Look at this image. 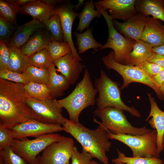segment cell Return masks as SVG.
I'll use <instances>...</instances> for the list:
<instances>
[{"mask_svg": "<svg viewBox=\"0 0 164 164\" xmlns=\"http://www.w3.org/2000/svg\"><path fill=\"white\" fill-rule=\"evenodd\" d=\"M23 84L0 79V125L9 129L37 118L26 102Z\"/></svg>", "mask_w": 164, "mask_h": 164, "instance_id": "1", "label": "cell"}, {"mask_svg": "<svg viewBox=\"0 0 164 164\" xmlns=\"http://www.w3.org/2000/svg\"><path fill=\"white\" fill-rule=\"evenodd\" d=\"M94 121L99 124L95 129H89L80 122H74L65 118L62 125L63 131L79 142L83 150L104 164H108L109 159L106 153L110 150L111 145L109 140L108 130L95 118Z\"/></svg>", "mask_w": 164, "mask_h": 164, "instance_id": "2", "label": "cell"}, {"mask_svg": "<svg viewBox=\"0 0 164 164\" xmlns=\"http://www.w3.org/2000/svg\"><path fill=\"white\" fill-rule=\"evenodd\" d=\"M97 92L93 86L89 73L86 69L82 80L78 83L71 93L58 101L67 111L69 120L79 122L81 112L86 108L94 105Z\"/></svg>", "mask_w": 164, "mask_h": 164, "instance_id": "3", "label": "cell"}, {"mask_svg": "<svg viewBox=\"0 0 164 164\" xmlns=\"http://www.w3.org/2000/svg\"><path fill=\"white\" fill-rule=\"evenodd\" d=\"M120 85L111 80L103 70H101L100 77L96 79L95 81V88L99 94L96 99L97 108L114 107L126 111L133 116L141 117L138 110L127 106L122 100Z\"/></svg>", "mask_w": 164, "mask_h": 164, "instance_id": "4", "label": "cell"}, {"mask_svg": "<svg viewBox=\"0 0 164 164\" xmlns=\"http://www.w3.org/2000/svg\"><path fill=\"white\" fill-rule=\"evenodd\" d=\"M124 111L116 107H108L97 108L94 113L101 119V125L114 134L141 135L152 130L145 126L137 128L133 126L128 120Z\"/></svg>", "mask_w": 164, "mask_h": 164, "instance_id": "5", "label": "cell"}, {"mask_svg": "<svg viewBox=\"0 0 164 164\" xmlns=\"http://www.w3.org/2000/svg\"><path fill=\"white\" fill-rule=\"evenodd\" d=\"M102 61L108 69L114 70L120 74L123 79V84L120 89L127 87L132 82H138L144 84L151 87L155 93L160 100H164L159 88L152 79L137 66L123 64L116 61L114 58L113 51H111L102 58Z\"/></svg>", "mask_w": 164, "mask_h": 164, "instance_id": "6", "label": "cell"}, {"mask_svg": "<svg viewBox=\"0 0 164 164\" xmlns=\"http://www.w3.org/2000/svg\"><path fill=\"white\" fill-rule=\"evenodd\" d=\"M110 138L120 141L131 150L133 157L159 158L157 147V133L156 130L141 135L113 134L108 131Z\"/></svg>", "mask_w": 164, "mask_h": 164, "instance_id": "7", "label": "cell"}, {"mask_svg": "<svg viewBox=\"0 0 164 164\" xmlns=\"http://www.w3.org/2000/svg\"><path fill=\"white\" fill-rule=\"evenodd\" d=\"M104 17L108 29V36L106 43L97 51L106 48L113 50L114 58L117 62L126 64L128 56L133 49L135 41L125 37L118 32L113 25L112 19L106 10L95 6Z\"/></svg>", "mask_w": 164, "mask_h": 164, "instance_id": "8", "label": "cell"}, {"mask_svg": "<svg viewBox=\"0 0 164 164\" xmlns=\"http://www.w3.org/2000/svg\"><path fill=\"white\" fill-rule=\"evenodd\" d=\"M65 136L52 133L42 135L32 139H14L11 146L17 154L29 164H33L38 155L50 144L59 141Z\"/></svg>", "mask_w": 164, "mask_h": 164, "instance_id": "9", "label": "cell"}, {"mask_svg": "<svg viewBox=\"0 0 164 164\" xmlns=\"http://www.w3.org/2000/svg\"><path fill=\"white\" fill-rule=\"evenodd\" d=\"M26 102L37 120L46 123L62 125L63 123L65 118L62 114L63 108L56 99L41 101L29 97Z\"/></svg>", "mask_w": 164, "mask_h": 164, "instance_id": "10", "label": "cell"}, {"mask_svg": "<svg viewBox=\"0 0 164 164\" xmlns=\"http://www.w3.org/2000/svg\"><path fill=\"white\" fill-rule=\"evenodd\" d=\"M74 142L73 138L65 137L61 140L52 143L39 155V164H66L69 162Z\"/></svg>", "mask_w": 164, "mask_h": 164, "instance_id": "11", "label": "cell"}, {"mask_svg": "<svg viewBox=\"0 0 164 164\" xmlns=\"http://www.w3.org/2000/svg\"><path fill=\"white\" fill-rule=\"evenodd\" d=\"M9 130L13 138L20 139L55 133L63 131V129L62 125L60 124L46 123L31 119L9 129Z\"/></svg>", "mask_w": 164, "mask_h": 164, "instance_id": "12", "label": "cell"}, {"mask_svg": "<svg viewBox=\"0 0 164 164\" xmlns=\"http://www.w3.org/2000/svg\"><path fill=\"white\" fill-rule=\"evenodd\" d=\"M136 0H103L94 2L95 6L103 10H109L113 20L125 22L137 13L135 7Z\"/></svg>", "mask_w": 164, "mask_h": 164, "instance_id": "13", "label": "cell"}, {"mask_svg": "<svg viewBox=\"0 0 164 164\" xmlns=\"http://www.w3.org/2000/svg\"><path fill=\"white\" fill-rule=\"evenodd\" d=\"M75 6L66 3L56 6L55 12L59 16L63 31L64 41L70 45L73 56L78 60L82 59L74 46L72 37V29L73 22L79 13L75 12Z\"/></svg>", "mask_w": 164, "mask_h": 164, "instance_id": "14", "label": "cell"}, {"mask_svg": "<svg viewBox=\"0 0 164 164\" xmlns=\"http://www.w3.org/2000/svg\"><path fill=\"white\" fill-rule=\"evenodd\" d=\"M146 20V17L138 13L123 22L113 20L112 23L117 30L125 37L137 41L141 39Z\"/></svg>", "mask_w": 164, "mask_h": 164, "instance_id": "15", "label": "cell"}, {"mask_svg": "<svg viewBox=\"0 0 164 164\" xmlns=\"http://www.w3.org/2000/svg\"><path fill=\"white\" fill-rule=\"evenodd\" d=\"M57 71L64 76L70 84L78 80L83 71V64L73 55L72 52L53 61Z\"/></svg>", "mask_w": 164, "mask_h": 164, "instance_id": "16", "label": "cell"}, {"mask_svg": "<svg viewBox=\"0 0 164 164\" xmlns=\"http://www.w3.org/2000/svg\"><path fill=\"white\" fill-rule=\"evenodd\" d=\"M150 104V110L146 121L151 128L156 130L157 133V147L159 154L163 150L162 138L164 135V112L158 106L154 98L151 94H148Z\"/></svg>", "mask_w": 164, "mask_h": 164, "instance_id": "17", "label": "cell"}, {"mask_svg": "<svg viewBox=\"0 0 164 164\" xmlns=\"http://www.w3.org/2000/svg\"><path fill=\"white\" fill-rule=\"evenodd\" d=\"M45 26L36 31L27 42L19 48L28 57L41 50L46 49L52 39Z\"/></svg>", "mask_w": 164, "mask_h": 164, "instance_id": "18", "label": "cell"}, {"mask_svg": "<svg viewBox=\"0 0 164 164\" xmlns=\"http://www.w3.org/2000/svg\"><path fill=\"white\" fill-rule=\"evenodd\" d=\"M141 39L153 47L162 44L164 42V25L162 21L146 17Z\"/></svg>", "mask_w": 164, "mask_h": 164, "instance_id": "19", "label": "cell"}, {"mask_svg": "<svg viewBox=\"0 0 164 164\" xmlns=\"http://www.w3.org/2000/svg\"><path fill=\"white\" fill-rule=\"evenodd\" d=\"M42 0L33 1L26 5L20 7L19 12L29 15L34 19L43 23L55 13V7Z\"/></svg>", "mask_w": 164, "mask_h": 164, "instance_id": "20", "label": "cell"}, {"mask_svg": "<svg viewBox=\"0 0 164 164\" xmlns=\"http://www.w3.org/2000/svg\"><path fill=\"white\" fill-rule=\"evenodd\" d=\"M45 26L43 23L33 19L22 25L18 26L10 39L8 46L19 48L27 42L36 31Z\"/></svg>", "mask_w": 164, "mask_h": 164, "instance_id": "21", "label": "cell"}, {"mask_svg": "<svg viewBox=\"0 0 164 164\" xmlns=\"http://www.w3.org/2000/svg\"><path fill=\"white\" fill-rule=\"evenodd\" d=\"M135 7L138 13L164 22V0H136Z\"/></svg>", "mask_w": 164, "mask_h": 164, "instance_id": "22", "label": "cell"}, {"mask_svg": "<svg viewBox=\"0 0 164 164\" xmlns=\"http://www.w3.org/2000/svg\"><path fill=\"white\" fill-rule=\"evenodd\" d=\"M153 47L142 39L135 41L132 50L128 56L126 64L136 66L147 60L153 53Z\"/></svg>", "mask_w": 164, "mask_h": 164, "instance_id": "23", "label": "cell"}, {"mask_svg": "<svg viewBox=\"0 0 164 164\" xmlns=\"http://www.w3.org/2000/svg\"><path fill=\"white\" fill-rule=\"evenodd\" d=\"M49 69V78L47 85L51 91L53 98L56 99L62 96L71 84L64 76L58 73L54 63Z\"/></svg>", "mask_w": 164, "mask_h": 164, "instance_id": "24", "label": "cell"}, {"mask_svg": "<svg viewBox=\"0 0 164 164\" xmlns=\"http://www.w3.org/2000/svg\"><path fill=\"white\" fill-rule=\"evenodd\" d=\"M9 47L10 56L8 69L18 73H24L30 65L28 57L24 55L19 48Z\"/></svg>", "mask_w": 164, "mask_h": 164, "instance_id": "25", "label": "cell"}, {"mask_svg": "<svg viewBox=\"0 0 164 164\" xmlns=\"http://www.w3.org/2000/svg\"><path fill=\"white\" fill-rule=\"evenodd\" d=\"M95 8L94 2L92 1L85 3L84 8L78 16L79 22L76 31L82 33L85 29L88 28L91 22L94 18L101 17V14L97 10H95Z\"/></svg>", "mask_w": 164, "mask_h": 164, "instance_id": "26", "label": "cell"}, {"mask_svg": "<svg viewBox=\"0 0 164 164\" xmlns=\"http://www.w3.org/2000/svg\"><path fill=\"white\" fill-rule=\"evenodd\" d=\"M92 29V28H88L83 33L73 32L76 39V44L79 54L83 53L91 49H93L94 52H96L102 46V45L94 38Z\"/></svg>", "mask_w": 164, "mask_h": 164, "instance_id": "27", "label": "cell"}, {"mask_svg": "<svg viewBox=\"0 0 164 164\" xmlns=\"http://www.w3.org/2000/svg\"><path fill=\"white\" fill-rule=\"evenodd\" d=\"M24 88L30 97L36 99L43 101L54 98L46 84L30 82L24 85Z\"/></svg>", "mask_w": 164, "mask_h": 164, "instance_id": "28", "label": "cell"}, {"mask_svg": "<svg viewBox=\"0 0 164 164\" xmlns=\"http://www.w3.org/2000/svg\"><path fill=\"white\" fill-rule=\"evenodd\" d=\"M118 157L111 160L114 163L122 162L126 164H164L163 161L159 158L130 157L117 149Z\"/></svg>", "mask_w": 164, "mask_h": 164, "instance_id": "29", "label": "cell"}, {"mask_svg": "<svg viewBox=\"0 0 164 164\" xmlns=\"http://www.w3.org/2000/svg\"><path fill=\"white\" fill-rule=\"evenodd\" d=\"M42 23L50 33L52 38L59 42H64L63 31L59 15L56 13Z\"/></svg>", "mask_w": 164, "mask_h": 164, "instance_id": "30", "label": "cell"}, {"mask_svg": "<svg viewBox=\"0 0 164 164\" xmlns=\"http://www.w3.org/2000/svg\"><path fill=\"white\" fill-rule=\"evenodd\" d=\"M24 73L30 82L46 85L48 83L50 75L49 69L39 68L30 65Z\"/></svg>", "mask_w": 164, "mask_h": 164, "instance_id": "31", "label": "cell"}, {"mask_svg": "<svg viewBox=\"0 0 164 164\" xmlns=\"http://www.w3.org/2000/svg\"><path fill=\"white\" fill-rule=\"evenodd\" d=\"M30 65L44 69H49L53 63L50 55L46 49L40 50L28 57Z\"/></svg>", "mask_w": 164, "mask_h": 164, "instance_id": "32", "label": "cell"}, {"mask_svg": "<svg viewBox=\"0 0 164 164\" xmlns=\"http://www.w3.org/2000/svg\"><path fill=\"white\" fill-rule=\"evenodd\" d=\"M46 49L53 61L72 52L71 47L68 43L64 41L59 42L53 39L49 42Z\"/></svg>", "mask_w": 164, "mask_h": 164, "instance_id": "33", "label": "cell"}, {"mask_svg": "<svg viewBox=\"0 0 164 164\" xmlns=\"http://www.w3.org/2000/svg\"><path fill=\"white\" fill-rule=\"evenodd\" d=\"M20 7L8 0H0V16L17 26L16 17L19 12Z\"/></svg>", "mask_w": 164, "mask_h": 164, "instance_id": "34", "label": "cell"}, {"mask_svg": "<svg viewBox=\"0 0 164 164\" xmlns=\"http://www.w3.org/2000/svg\"><path fill=\"white\" fill-rule=\"evenodd\" d=\"M0 164H29L9 146L0 150Z\"/></svg>", "mask_w": 164, "mask_h": 164, "instance_id": "35", "label": "cell"}, {"mask_svg": "<svg viewBox=\"0 0 164 164\" xmlns=\"http://www.w3.org/2000/svg\"><path fill=\"white\" fill-rule=\"evenodd\" d=\"M17 26L0 16V41L8 46Z\"/></svg>", "mask_w": 164, "mask_h": 164, "instance_id": "36", "label": "cell"}, {"mask_svg": "<svg viewBox=\"0 0 164 164\" xmlns=\"http://www.w3.org/2000/svg\"><path fill=\"white\" fill-rule=\"evenodd\" d=\"M0 79L24 85L30 82L24 73H18L8 69L0 70Z\"/></svg>", "mask_w": 164, "mask_h": 164, "instance_id": "37", "label": "cell"}, {"mask_svg": "<svg viewBox=\"0 0 164 164\" xmlns=\"http://www.w3.org/2000/svg\"><path fill=\"white\" fill-rule=\"evenodd\" d=\"M92 158L89 153L83 149L80 152L76 147L74 146L71 158L70 164H91Z\"/></svg>", "mask_w": 164, "mask_h": 164, "instance_id": "38", "label": "cell"}, {"mask_svg": "<svg viewBox=\"0 0 164 164\" xmlns=\"http://www.w3.org/2000/svg\"><path fill=\"white\" fill-rule=\"evenodd\" d=\"M150 78H152L164 68L155 63L146 60L137 65Z\"/></svg>", "mask_w": 164, "mask_h": 164, "instance_id": "39", "label": "cell"}, {"mask_svg": "<svg viewBox=\"0 0 164 164\" xmlns=\"http://www.w3.org/2000/svg\"><path fill=\"white\" fill-rule=\"evenodd\" d=\"M14 139L9 129L0 125V150L11 146Z\"/></svg>", "mask_w": 164, "mask_h": 164, "instance_id": "40", "label": "cell"}, {"mask_svg": "<svg viewBox=\"0 0 164 164\" xmlns=\"http://www.w3.org/2000/svg\"><path fill=\"white\" fill-rule=\"evenodd\" d=\"M9 56V47L5 42L0 41V70L8 69Z\"/></svg>", "mask_w": 164, "mask_h": 164, "instance_id": "41", "label": "cell"}, {"mask_svg": "<svg viewBox=\"0 0 164 164\" xmlns=\"http://www.w3.org/2000/svg\"><path fill=\"white\" fill-rule=\"evenodd\" d=\"M147 60L158 65L164 68V55L153 53Z\"/></svg>", "mask_w": 164, "mask_h": 164, "instance_id": "42", "label": "cell"}, {"mask_svg": "<svg viewBox=\"0 0 164 164\" xmlns=\"http://www.w3.org/2000/svg\"><path fill=\"white\" fill-rule=\"evenodd\" d=\"M152 79L156 85L159 88L164 81V69L153 77Z\"/></svg>", "mask_w": 164, "mask_h": 164, "instance_id": "43", "label": "cell"}, {"mask_svg": "<svg viewBox=\"0 0 164 164\" xmlns=\"http://www.w3.org/2000/svg\"><path fill=\"white\" fill-rule=\"evenodd\" d=\"M8 1L19 6H22L33 1V0H8Z\"/></svg>", "mask_w": 164, "mask_h": 164, "instance_id": "44", "label": "cell"}, {"mask_svg": "<svg viewBox=\"0 0 164 164\" xmlns=\"http://www.w3.org/2000/svg\"><path fill=\"white\" fill-rule=\"evenodd\" d=\"M152 50L153 53L164 55V42L159 46L153 47Z\"/></svg>", "mask_w": 164, "mask_h": 164, "instance_id": "45", "label": "cell"}, {"mask_svg": "<svg viewBox=\"0 0 164 164\" xmlns=\"http://www.w3.org/2000/svg\"><path fill=\"white\" fill-rule=\"evenodd\" d=\"M43 1L47 4L54 6L58 4L61 3L63 2V0H43Z\"/></svg>", "mask_w": 164, "mask_h": 164, "instance_id": "46", "label": "cell"}, {"mask_svg": "<svg viewBox=\"0 0 164 164\" xmlns=\"http://www.w3.org/2000/svg\"><path fill=\"white\" fill-rule=\"evenodd\" d=\"M159 89L162 96L164 97V81L159 88Z\"/></svg>", "mask_w": 164, "mask_h": 164, "instance_id": "47", "label": "cell"}, {"mask_svg": "<svg viewBox=\"0 0 164 164\" xmlns=\"http://www.w3.org/2000/svg\"><path fill=\"white\" fill-rule=\"evenodd\" d=\"M91 164H101L99 163H98L97 162L94 160H92L91 162ZM114 164H126L124 163L120 162L114 163Z\"/></svg>", "mask_w": 164, "mask_h": 164, "instance_id": "48", "label": "cell"}, {"mask_svg": "<svg viewBox=\"0 0 164 164\" xmlns=\"http://www.w3.org/2000/svg\"><path fill=\"white\" fill-rule=\"evenodd\" d=\"M39 155L36 158L35 162L33 164H39Z\"/></svg>", "mask_w": 164, "mask_h": 164, "instance_id": "49", "label": "cell"}, {"mask_svg": "<svg viewBox=\"0 0 164 164\" xmlns=\"http://www.w3.org/2000/svg\"><path fill=\"white\" fill-rule=\"evenodd\" d=\"M84 0H80L79 1V3L80 4H80H83V2H84ZM79 6H80V5H79V4L78 3V4L76 6H75V7H79Z\"/></svg>", "mask_w": 164, "mask_h": 164, "instance_id": "50", "label": "cell"}, {"mask_svg": "<svg viewBox=\"0 0 164 164\" xmlns=\"http://www.w3.org/2000/svg\"><path fill=\"white\" fill-rule=\"evenodd\" d=\"M162 145L163 147H164V135H163L162 140Z\"/></svg>", "mask_w": 164, "mask_h": 164, "instance_id": "51", "label": "cell"}, {"mask_svg": "<svg viewBox=\"0 0 164 164\" xmlns=\"http://www.w3.org/2000/svg\"><path fill=\"white\" fill-rule=\"evenodd\" d=\"M70 164L69 163V162H68L67 164Z\"/></svg>", "mask_w": 164, "mask_h": 164, "instance_id": "52", "label": "cell"}]
</instances>
